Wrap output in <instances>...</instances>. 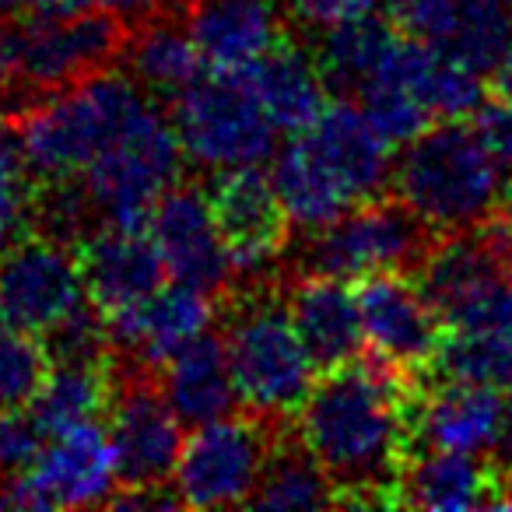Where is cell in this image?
<instances>
[{
    "mask_svg": "<svg viewBox=\"0 0 512 512\" xmlns=\"http://www.w3.org/2000/svg\"><path fill=\"white\" fill-rule=\"evenodd\" d=\"M299 446L334 477L337 488L376 502L404 470L411 407L393 369L337 365L320 376L299 407Z\"/></svg>",
    "mask_w": 512,
    "mask_h": 512,
    "instance_id": "cell-1",
    "label": "cell"
},
{
    "mask_svg": "<svg viewBox=\"0 0 512 512\" xmlns=\"http://www.w3.org/2000/svg\"><path fill=\"white\" fill-rule=\"evenodd\" d=\"M428 228L404 204L365 200L334 225L313 232L306 267L344 281H369L379 274L407 271L428 253Z\"/></svg>",
    "mask_w": 512,
    "mask_h": 512,
    "instance_id": "cell-13",
    "label": "cell"
},
{
    "mask_svg": "<svg viewBox=\"0 0 512 512\" xmlns=\"http://www.w3.org/2000/svg\"><path fill=\"white\" fill-rule=\"evenodd\" d=\"M32 179H36V172L29 169L18 130H11L0 120V249L15 242L29 221L32 200H36Z\"/></svg>",
    "mask_w": 512,
    "mask_h": 512,
    "instance_id": "cell-33",
    "label": "cell"
},
{
    "mask_svg": "<svg viewBox=\"0 0 512 512\" xmlns=\"http://www.w3.org/2000/svg\"><path fill=\"white\" fill-rule=\"evenodd\" d=\"M109 404H113L109 376L99 362H57L29 407L46 425V432H60L99 421Z\"/></svg>",
    "mask_w": 512,
    "mask_h": 512,
    "instance_id": "cell-28",
    "label": "cell"
},
{
    "mask_svg": "<svg viewBox=\"0 0 512 512\" xmlns=\"http://www.w3.org/2000/svg\"><path fill=\"white\" fill-rule=\"evenodd\" d=\"M491 81H495V92H502V95H509V99H512V46L505 50L502 64H498V71L491 74Z\"/></svg>",
    "mask_w": 512,
    "mask_h": 512,
    "instance_id": "cell-42",
    "label": "cell"
},
{
    "mask_svg": "<svg viewBox=\"0 0 512 512\" xmlns=\"http://www.w3.org/2000/svg\"><path fill=\"white\" fill-rule=\"evenodd\" d=\"M162 393L186 428L235 414L242 404L225 337L204 334L162 365Z\"/></svg>",
    "mask_w": 512,
    "mask_h": 512,
    "instance_id": "cell-24",
    "label": "cell"
},
{
    "mask_svg": "<svg viewBox=\"0 0 512 512\" xmlns=\"http://www.w3.org/2000/svg\"><path fill=\"white\" fill-rule=\"evenodd\" d=\"M225 348L242 407L256 418L299 414L320 383V362L302 341L288 302L260 295L239 306L228 320Z\"/></svg>",
    "mask_w": 512,
    "mask_h": 512,
    "instance_id": "cell-5",
    "label": "cell"
},
{
    "mask_svg": "<svg viewBox=\"0 0 512 512\" xmlns=\"http://www.w3.org/2000/svg\"><path fill=\"white\" fill-rule=\"evenodd\" d=\"M470 123H474L484 148H488L505 169H512V99L509 95H502V92L488 95V99L481 102V109L470 116Z\"/></svg>",
    "mask_w": 512,
    "mask_h": 512,
    "instance_id": "cell-37",
    "label": "cell"
},
{
    "mask_svg": "<svg viewBox=\"0 0 512 512\" xmlns=\"http://www.w3.org/2000/svg\"><path fill=\"white\" fill-rule=\"evenodd\" d=\"M8 509H92L120 495L123 474L109 428L99 421L50 432L25 474L0 484Z\"/></svg>",
    "mask_w": 512,
    "mask_h": 512,
    "instance_id": "cell-11",
    "label": "cell"
},
{
    "mask_svg": "<svg viewBox=\"0 0 512 512\" xmlns=\"http://www.w3.org/2000/svg\"><path fill=\"white\" fill-rule=\"evenodd\" d=\"M172 123L186 162L207 176L264 169L278 155L281 127L242 74H211L193 81L183 95H176Z\"/></svg>",
    "mask_w": 512,
    "mask_h": 512,
    "instance_id": "cell-6",
    "label": "cell"
},
{
    "mask_svg": "<svg viewBox=\"0 0 512 512\" xmlns=\"http://www.w3.org/2000/svg\"><path fill=\"white\" fill-rule=\"evenodd\" d=\"M418 281L449 330L512 327V235L502 221L432 242Z\"/></svg>",
    "mask_w": 512,
    "mask_h": 512,
    "instance_id": "cell-8",
    "label": "cell"
},
{
    "mask_svg": "<svg viewBox=\"0 0 512 512\" xmlns=\"http://www.w3.org/2000/svg\"><path fill=\"white\" fill-rule=\"evenodd\" d=\"M505 165L470 120H439L404 144L393 162L397 200L432 235L488 225L502 204Z\"/></svg>",
    "mask_w": 512,
    "mask_h": 512,
    "instance_id": "cell-3",
    "label": "cell"
},
{
    "mask_svg": "<svg viewBox=\"0 0 512 512\" xmlns=\"http://www.w3.org/2000/svg\"><path fill=\"white\" fill-rule=\"evenodd\" d=\"M274 4H292V0H274Z\"/></svg>",
    "mask_w": 512,
    "mask_h": 512,
    "instance_id": "cell-44",
    "label": "cell"
},
{
    "mask_svg": "<svg viewBox=\"0 0 512 512\" xmlns=\"http://www.w3.org/2000/svg\"><path fill=\"white\" fill-rule=\"evenodd\" d=\"M491 467L498 470L505 484L512 488V393L505 397V414H502V428H498L495 449H491Z\"/></svg>",
    "mask_w": 512,
    "mask_h": 512,
    "instance_id": "cell-40",
    "label": "cell"
},
{
    "mask_svg": "<svg viewBox=\"0 0 512 512\" xmlns=\"http://www.w3.org/2000/svg\"><path fill=\"white\" fill-rule=\"evenodd\" d=\"M148 232L162 253L169 281L218 295L228 281L239 278L211 193L197 186H172L151 211Z\"/></svg>",
    "mask_w": 512,
    "mask_h": 512,
    "instance_id": "cell-15",
    "label": "cell"
},
{
    "mask_svg": "<svg viewBox=\"0 0 512 512\" xmlns=\"http://www.w3.org/2000/svg\"><path fill=\"white\" fill-rule=\"evenodd\" d=\"M435 46L456 53L491 81L512 46V11L505 8V0H456Z\"/></svg>",
    "mask_w": 512,
    "mask_h": 512,
    "instance_id": "cell-29",
    "label": "cell"
},
{
    "mask_svg": "<svg viewBox=\"0 0 512 512\" xmlns=\"http://www.w3.org/2000/svg\"><path fill=\"white\" fill-rule=\"evenodd\" d=\"M439 369L449 379L512 393V327L449 330L439 351Z\"/></svg>",
    "mask_w": 512,
    "mask_h": 512,
    "instance_id": "cell-30",
    "label": "cell"
},
{
    "mask_svg": "<svg viewBox=\"0 0 512 512\" xmlns=\"http://www.w3.org/2000/svg\"><path fill=\"white\" fill-rule=\"evenodd\" d=\"M393 162V144L362 102H327L309 127L278 148L271 183L288 225L313 235L351 207L376 200L393 183Z\"/></svg>",
    "mask_w": 512,
    "mask_h": 512,
    "instance_id": "cell-2",
    "label": "cell"
},
{
    "mask_svg": "<svg viewBox=\"0 0 512 512\" xmlns=\"http://www.w3.org/2000/svg\"><path fill=\"white\" fill-rule=\"evenodd\" d=\"M383 4L400 29L428 39V43H435L442 36L449 15L456 8V0H383Z\"/></svg>",
    "mask_w": 512,
    "mask_h": 512,
    "instance_id": "cell-38",
    "label": "cell"
},
{
    "mask_svg": "<svg viewBox=\"0 0 512 512\" xmlns=\"http://www.w3.org/2000/svg\"><path fill=\"white\" fill-rule=\"evenodd\" d=\"M81 267L92 306L102 316L148 299L169 278L155 239L141 225H99L81 246Z\"/></svg>",
    "mask_w": 512,
    "mask_h": 512,
    "instance_id": "cell-19",
    "label": "cell"
},
{
    "mask_svg": "<svg viewBox=\"0 0 512 512\" xmlns=\"http://www.w3.org/2000/svg\"><path fill=\"white\" fill-rule=\"evenodd\" d=\"M334 477L306 453V449H281L271 456V467L264 484L256 491L253 505L274 512H299V509H327L334 502Z\"/></svg>",
    "mask_w": 512,
    "mask_h": 512,
    "instance_id": "cell-31",
    "label": "cell"
},
{
    "mask_svg": "<svg viewBox=\"0 0 512 512\" xmlns=\"http://www.w3.org/2000/svg\"><path fill=\"white\" fill-rule=\"evenodd\" d=\"M242 78L264 102L281 134H299L327 109V74L320 60L299 46H278L264 60H256Z\"/></svg>",
    "mask_w": 512,
    "mask_h": 512,
    "instance_id": "cell-25",
    "label": "cell"
},
{
    "mask_svg": "<svg viewBox=\"0 0 512 512\" xmlns=\"http://www.w3.org/2000/svg\"><path fill=\"white\" fill-rule=\"evenodd\" d=\"M109 439L123 488H169L186 442V425L162 390L130 383L109 404Z\"/></svg>",
    "mask_w": 512,
    "mask_h": 512,
    "instance_id": "cell-16",
    "label": "cell"
},
{
    "mask_svg": "<svg viewBox=\"0 0 512 512\" xmlns=\"http://www.w3.org/2000/svg\"><path fill=\"white\" fill-rule=\"evenodd\" d=\"M148 102L144 88L127 71H95L74 85L46 92V99L25 109L18 123L29 169L46 183L81 179Z\"/></svg>",
    "mask_w": 512,
    "mask_h": 512,
    "instance_id": "cell-4",
    "label": "cell"
},
{
    "mask_svg": "<svg viewBox=\"0 0 512 512\" xmlns=\"http://www.w3.org/2000/svg\"><path fill=\"white\" fill-rule=\"evenodd\" d=\"M271 456V435L260 421L228 414L190 428L169 488L186 509H235L256 498Z\"/></svg>",
    "mask_w": 512,
    "mask_h": 512,
    "instance_id": "cell-10",
    "label": "cell"
},
{
    "mask_svg": "<svg viewBox=\"0 0 512 512\" xmlns=\"http://www.w3.org/2000/svg\"><path fill=\"white\" fill-rule=\"evenodd\" d=\"M288 309L320 369L355 362L365 348L362 302L351 281L309 271V278H302L288 295Z\"/></svg>",
    "mask_w": 512,
    "mask_h": 512,
    "instance_id": "cell-23",
    "label": "cell"
},
{
    "mask_svg": "<svg viewBox=\"0 0 512 512\" xmlns=\"http://www.w3.org/2000/svg\"><path fill=\"white\" fill-rule=\"evenodd\" d=\"M169 0H102V8L113 11L116 18H151L165 8Z\"/></svg>",
    "mask_w": 512,
    "mask_h": 512,
    "instance_id": "cell-41",
    "label": "cell"
},
{
    "mask_svg": "<svg viewBox=\"0 0 512 512\" xmlns=\"http://www.w3.org/2000/svg\"><path fill=\"white\" fill-rule=\"evenodd\" d=\"M92 309L81 253L60 235H25L0 249V323L50 341Z\"/></svg>",
    "mask_w": 512,
    "mask_h": 512,
    "instance_id": "cell-9",
    "label": "cell"
},
{
    "mask_svg": "<svg viewBox=\"0 0 512 512\" xmlns=\"http://www.w3.org/2000/svg\"><path fill=\"white\" fill-rule=\"evenodd\" d=\"M214 211H218L221 232L228 239L239 278H260L278 264L285 249L288 218L281 211L278 190L271 183V172L239 169L214 176L211 186Z\"/></svg>",
    "mask_w": 512,
    "mask_h": 512,
    "instance_id": "cell-18",
    "label": "cell"
},
{
    "mask_svg": "<svg viewBox=\"0 0 512 512\" xmlns=\"http://www.w3.org/2000/svg\"><path fill=\"white\" fill-rule=\"evenodd\" d=\"M505 8H509V11H512V0H505Z\"/></svg>",
    "mask_w": 512,
    "mask_h": 512,
    "instance_id": "cell-45",
    "label": "cell"
},
{
    "mask_svg": "<svg viewBox=\"0 0 512 512\" xmlns=\"http://www.w3.org/2000/svg\"><path fill=\"white\" fill-rule=\"evenodd\" d=\"M46 439H50V432L32 407L0 411V477L11 481V477L25 474L36 463V456L43 453Z\"/></svg>",
    "mask_w": 512,
    "mask_h": 512,
    "instance_id": "cell-34",
    "label": "cell"
},
{
    "mask_svg": "<svg viewBox=\"0 0 512 512\" xmlns=\"http://www.w3.org/2000/svg\"><path fill=\"white\" fill-rule=\"evenodd\" d=\"M214 295L204 288L169 281L148 299L106 316L113 348L127 351L141 365H165L172 355L211 334Z\"/></svg>",
    "mask_w": 512,
    "mask_h": 512,
    "instance_id": "cell-17",
    "label": "cell"
},
{
    "mask_svg": "<svg viewBox=\"0 0 512 512\" xmlns=\"http://www.w3.org/2000/svg\"><path fill=\"white\" fill-rule=\"evenodd\" d=\"M22 92H57L64 85L106 71L123 53V36L113 11H74V15H29L8 25Z\"/></svg>",
    "mask_w": 512,
    "mask_h": 512,
    "instance_id": "cell-12",
    "label": "cell"
},
{
    "mask_svg": "<svg viewBox=\"0 0 512 512\" xmlns=\"http://www.w3.org/2000/svg\"><path fill=\"white\" fill-rule=\"evenodd\" d=\"M400 502L425 512L512 509V488L498 477L491 460L449 449H421L404 460L397 477Z\"/></svg>",
    "mask_w": 512,
    "mask_h": 512,
    "instance_id": "cell-22",
    "label": "cell"
},
{
    "mask_svg": "<svg viewBox=\"0 0 512 512\" xmlns=\"http://www.w3.org/2000/svg\"><path fill=\"white\" fill-rule=\"evenodd\" d=\"M50 348L43 337L0 323V411L29 407L50 376Z\"/></svg>",
    "mask_w": 512,
    "mask_h": 512,
    "instance_id": "cell-32",
    "label": "cell"
},
{
    "mask_svg": "<svg viewBox=\"0 0 512 512\" xmlns=\"http://www.w3.org/2000/svg\"><path fill=\"white\" fill-rule=\"evenodd\" d=\"M358 302H362L365 348L379 358V365L393 372H418L439 362L446 320L421 281L404 278V271L379 274L362 281Z\"/></svg>",
    "mask_w": 512,
    "mask_h": 512,
    "instance_id": "cell-14",
    "label": "cell"
},
{
    "mask_svg": "<svg viewBox=\"0 0 512 512\" xmlns=\"http://www.w3.org/2000/svg\"><path fill=\"white\" fill-rule=\"evenodd\" d=\"M102 0H0V15H74Z\"/></svg>",
    "mask_w": 512,
    "mask_h": 512,
    "instance_id": "cell-39",
    "label": "cell"
},
{
    "mask_svg": "<svg viewBox=\"0 0 512 512\" xmlns=\"http://www.w3.org/2000/svg\"><path fill=\"white\" fill-rule=\"evenodd\" d=\"M183 162L172 116L148 102L78 183L99 225H144L158 200L179 186Z\"/></svg>",
    "mask_w": 512,
    "mask_h": 512,
    "instance_id": "cell-7",
    "label": "cell"
},
{
    "mask_svg": "<svg viewBox=\"0 0 512 512\" xmlns=\"http://www.w3.org/2000/svg\"><path fill=\"white\" fill-rule=\"evenodd\" d=\"M127 74L151 95H183L207 71L186 22L176 18H141L137 32L123 39Z\"/></svg>",
    "mask_w": 512,
    "mask_h": 512,
    "instance_id": "cell-26",
    "label": "cell"
},
{
    "mask_svg": "<svg viewBox=\"0 0 512 512\" xmlns=\"http://www.w3.org/2000/svg\"><path fill=\"white\" fill-rule=\"evenodd\" d=\"M109 327H106V316H95L92 309H85L81 316H74L67 327H60L57 334L46 341L50 355L57 362H99L102 351L109 348Z\"/></svg>",
    "mask_w": 512,
    "mask_h": 512,
    "instance_id": "cell-35",
    "label": "cell"
},
{
    "mask_svg": "<svg viewBox=\"0 0 512 512\" xmlns=\"http://www.w3.org/2000/svg\"><path fill=\"white\" fill-rule=\"evenodd\" d=\"M400 43V32L379 15L362 18V22L341 25L320 36V60L323 74L334 88L341 92H362L365 85L376 81L383 64L390 60L393 46Z\"/></svg>",
    "mask_w": 512,
    "mask_h": 512,
    "instance_id": "cell-27",
    "label": "cell"
},
{
    "mask_svg": "<svg viewBox=\"0 0 512 512\" xmlns=\"http://www.w3.org/2000/svg\"><path fill=\"white\" fill-rule=\"evenodd\" d=\"M498 221H502V228L512 235V179L505 183V190H502V204H498Z\"/></svg>",
    "mask_w": 512,
    "mask_h": 512,
    "instance_id": "cell-43",
    "label": "cell"
},
{
    "mask_svg": "<svg viewBox=\"0 0 512 512\" xmlns=\"http://www.w3.org/2000/svg\"><path fill=\"white\" fill-rule=\"evenodd\" d=\"M509 393L470 379H442L411 407V435L428 449L470 453L488 460L502 428Z\"/></svg>",
    "mask_w": 512,
    "mask_h": 512,
    "instance_id": "cell-20",
    "label": "cell"
},
{
    "mask_svg": "<svg viewBox=\"0 0 512 512\" xmlns=\"http://www.w3.org/2000/svg\"><path fill=\"white\" fill-rule=\"evenodd\" d=\"M383 0H292L295 15L306 29L313 32H330L341 29V25L362 22V18H372L379 11Z\"/></svg>",
    "mask_w": 512,
    "mask_h": 512,
    "instance_id": "cell-36",
    "label": "cell"
},
{
    "mask_svg": "<svg viewBox=\"0 0 512 512\" xmlns=\"http://www.w3.org/2000/svg\"><path fill=\"white\" fill-rule=\"evenodd\" d=\"M186 29L211 74H246L281 46L274 0H190Z\"/></svg>",
    "mask_w": 512,
    "mask_h": 512,
    "instance_id": "cell-21",
    "label": "cell"
}]
</instances>
